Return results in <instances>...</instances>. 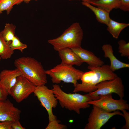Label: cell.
<instances>
[{"label":"cell","instance_id":"cell-1","mask_svg":"<svg viewBox=\"0 0 129 129\" xmlns=\"http://www.w3.org/2000/svg\"><path fill=\"white\" fill-rule=\"evenodd\" d=\"M87 68L90 70L84 72L80 79L81 83H77L74 87V92H92L97 89L96 86L98 83L113 79L118 76L107 64L100 66L89 65Z\"/></svg>","mask_w":129,"mask_h":129},{"label":"cell","instance_id":"cell-2","mask_svg":"<svg viewBox=\"0 0 129 129\" xmlns=\"http://www.w3.org/2000/svg\"><path fill=\"white\" fill-rule=\"evenodd\" d=\"M52 89L55 96L59 101L60 106L69 110L75 111L78 114L80 110L89 108L90 105L87 102L99 99L100 96L90 95L88 94L82 95L78 93H67L64 91L59 85L55 84L53 85Z\"/></svg>","mask_w":129,"mask_h":129},{"label":"cell","instance_id":"cell-3","mask_svg":"<svg viewBox=\"0 0 129 129\" xmlns=\"http://www.w3.org/2000/svg\"><path fill=\"white\" fill-rule=\"evenodd\" d=\"M14 64L21 72L22 75L36 86L47 83L45 70L41 63L30 57H22L16 59Z\"/></svg>","mask_w":129,"mask_h":129},{"label":"cell","instance_id":"cell-4","mask_svg":"<svg viewBox=\"0 0 129 129\" xmlns=\"http://www.w3.org/2000/svg\"><path fill=\"white\" fill-rule=\"evenodd\" d=\"M83 32L79 23H73L59 37L50 39L48 42L57 51L65 48L70 49L81 47Z\"/></svg>","mask_w":129,"mask_h":129},{"label":"cell","instance_id":"cell-5","mask_svg":"<svg viewBox=\"0 0 129 129\" xmlns=\"http://www.w3.org/2000/svg\"><path fill=\"white\" fill-rule=\"evenodd\" d=\"M45 72L51 77L54 83L57 84L63 81L72 83L74 87L84 72L76 69L73 66L61 63L50 70H45Z\"/></svg>","mask_w":129,"mask_h":129},{"label":"cell","instance_id":"cell-6","mask_svg":"<svg viewBox=\"0 0 129 129\" xmlns=\"http://www.w3.org/2000/svg\"><path fill=\"white\" fill-rule=\"evenodd\" d=\"M33 93L41 105L47 111L49 121L57 119L56 116L53 114L52 109L56 107L58 101L55 96L52 89H48L45 85L37 86Z\"/></svg>","mask_w":129,"mask_h":129},{"label":"cell","instance_id":"cell-7","mask_svg":"<svg viewBox=\"0 0 129 129\" xmlns=\"http://www.w3.org/2000/svg\"><path fill=\"white\" fill-rule=\"evenodd\" d=\"M93 106L85 129H100L113 116H122L123 113L119 110L108 112L95 105Z\"/></svg>","mask_w":129,"mask_h":129},{"label":"cell","instance_id":"cell-8","mask_svg":"<svg viewBox=\"0 0 129 129\" xmlns=\"http://www.w3.org/2000/svg\"><path fill=\"white\" fill-rule=\"evenodd\" d=\"M98 99L91 100L87 103L95 105L108 112L117 110L129 109V105L127 101L123 99L117 100L113 98L112 94L100 95Z\"/></svg>","mask_w":129,"mask_h":129},{"label":"cell","instance_id":"cell-9","mask_svg":"<svg viewBox=\"0 0 129 129\" xmlns=\"http://www.w3.org/2000/svg\"><path fill=\"white\" fill-rule=\"evenodd\" d=\"M97 89L89 93L91 96H97L114 93L120 98L124 96V87L121 78L118 76L113 79L102 81L96 86Z\"/></svg>","mask_w":129,"mask_h":129},{"label":"cell","instance_id":"cell-10","mask_svg":"<svg viewBox=\"0 0 129 129\" xmlns=\"http://www.w3.org/2000/svg\"><path fill=\"white\" fill-rule=\"evenodd\" d=\"M36 87L26 78L21 75L17 77L10 95L16 102L19 103L33 93Z\"/></svg>","mask_w":129,"mask_h":129},{"label":"cell","instance_id":"cell-11","mask_svg":"<svg viewBox=\"0 0 129 129\" xmlns=\"http://www.w3.org/2000/svg\"><path fill=\"white\" fill-rule=\"evenodd\" d=\"M21 113L9 99L0 100V121L19 120Z\"/></svg>","mask_w":129,"mask_h":129},{"label":"cell","instance_id":"cell-12","mask_svg":"<svg viewBox=\"0 0 129 129\" xmlns=\"http://www.w3.org/2000/svg\"><path fill=\"white\" fill-rule=\"evenodd\" d=\"M21 75V72L17 68L12 70L5 69L0 72V82L8 95H10L17 77Z\"/></svg>","mask_w":129,"mask_h":129},{"label":"cell","instance_id":"cell-13","mask_svg":"<svg viewBox=\"0 0 129 129\" xmlns=\"http://www.w3.org/2000/svg\"><path fill=\"white\" fill-rule=\"evenodd\" d=\"M71 49L83 62L86 63L89 66H100L104 64V62L92 52L81 47Z\"/></svg>","mask_w":129,"mask_h":129},{"label":"cell","instance_id":"cell-14","mask_svg":"<svg viewBox=\"0 0 129 129\" xmlns=\"http://www.w3.org/2000/svg\"><path fill=\"white\" fill-rule=\"evenodd\" d=\"M102 49L104 52V57L108 58L110 59V67L113 71L114 72L121 69L129 67V64L121 62L115 56L112 47L110 44H104L102 46Z\"/></svg>","mask_w":129,"mask_h":129},{"label":"cell","instance_id":"cell-15","mask_svg":"<svg viewBox=\"0 0 129 129\" xmlns=\"http://www.w3.org/2000/svg\"><path fill=\"white\" fill-rule=\"evenodd\" d=\"M62 61L61 63L71 66H80L83 62L72 50L65 48L58 51Z\"/></svg>","mask_w":129,"mask_h":129},{"label":"cell","instance_id":"cell-16","mask_svg":"<svg viewBox=\"0 0 129 129\" xmlns=\"http://www.w3.org/2000/svg\"><path fill=\"white\" fill-rule=\"evenodd\" d=\"M81 3L82 5L90 9L93 12L98 22L107 25L110 18L109 12L88 3L82 2Z\"/></svg>","mask_w":129,"mask_h":129},{"label":"cell","instance_id":"cell-17","mask_svg":"<svg viewBox=\"0 0 129 129\" xmlns=\"http://www.w3.org/2000/svg\"><path fill=\"white\" fill-rule=\"evenodd\" d=\"M129 25V23L118 22L110 18L107 29L113 38L117 39L122 31Z\"/></svg>","mask_w":129,"mask_h":129},{"label":"cell","instance_id":"cell-18","mask_svg":"<svg viewBox=\"0 0 129 129\" xmlns=\"http://www.w3.org/2000/svg\"><path fill=\"white\" fill-rule=\"evenodd\" d=\"M88 3L109 13L113 9L119 8V0H98Z\"/></svg>","mask_w":129,"mask_h":129},{"label":"cell","instance_id":"cell-19","mask_svg":"<svg viewBox=\"0 0 129 129\" xmlns=\"http://www.w3.org/2000/svg\"><path fill=\"white\" fill-rule=\"evenodd\" d=\"M16 26L11 23H7L4 29L0 32V34L5 40L9 44L15 36Z\"/></svg>","mask_w":129,"mask_h":129},{"label":"cell","instance_id":"cell-20","mask_svg":"<svg viewBox=\"0 0 129 129\" xmlns=\"http://www.w3.org/2000/svg\"><path fill=\"white\" fill-rule=\"evenodd\" d=\"M14 53V51L9 46V44L5 40L0 34V56L1 58H10Z\"/></svg>","mask_w":129,"mask_h":129},{"label":"cell","instance_id":"cell-21","mask_svg":"<svg viewBox=\"0 0 129 129\" xmlns=\"http://www.w3.org/2000/svg\"><path fill=\"white\" fill-rule=\"evenodd\" d=\"M23 1V0H0V14L6 11L7 14H9L14 5H18Z\"/></svg>","mask_w":129,"mask_h":129},{"label":"cell","instance_id":"cell-22","mask_svg":"<svg viewBox=\"0 0 129 129\" xmlns=\"http://www.w3.org/2000/svg\"><path fill=\"white\" fill-rule=\"evenodd\" d=\"M9 46L13 50H18L21 52L27 47V45L22 43L19 38L17 36H15L14 38L9 44Z\"/></svg>","mask_w":129,"mask_h":129},{"label":"cell","instance_id":"cell-23","mask_svg":"<svg viewBox=\"0 0 129 129\" xmlns=\"http://www.w3.org/2000/svg\"><path fill=\"white\" fill-rule=\"evenodd\" d=\"M118 52L122 57H129V43H127L123 39H121L118 42Z\"/></svg>","mask_w":129,"mask_h":129},{"label":"cell","instance_id":"cell-24","mask_svg":"<svg viewBox=\"0 0 129 129\" xmlns=\"http://www.w3.org/2000/svg\"><path fill=\"white\" fill-rule=\"evenodd\" d=\"M59 120L57 119L50 121L46 129H66V126L59 123Z\"/></svg>","mask_w":129,"mask_h":129},{"label":"cell","instance_id":"cell-25","mask_svg":"<svg viewBox=\"0 0 129 129\" xmlns=\"http://www.w3.org/2000/svg\"><path fill=\"white\" fill-rule=\"evenodd\" d=\"M119 8L125 11H129V0H119Z\"/></svg>","mask_w":129,"mask_h":129},{"label":"cell","instance_id":"cell-26","mask_svg":"<svg viewBox=\"0 0 129 129\" xmlns=\"http://www.w3.org/2000/svg\"><path fill=\"white\" fill-rule=\"evenodd\" d=\"M122 111L123 112L122 116L125 119L126 121L125 125L122 128V129H129V113L127 112L125 109L123 110Z\"/></svg>","mask_w":129,"mask_h":129},{"label":"cell","instance_id":"cell-27","mask_svg":"<svg viewBox=\"0 0 129 129\" xmlns=\"http://www.w3.org/2000/svg\"><path fill=\"white\" fill-rule=\"evenodd\" d=\"M8 95L0 82V100H5L7 99Z\"/></svg>","mask_w":129,"mask_h":129},{"label":"cell","instance_id":"cell-28","mask_svg":"<svg viewBox=\"0 0 129 129\" xmlns=\"http://www.w3.org/2000/svg\"><path fill=\"white\" fill-rule=\"evenodd\" d=\"M11 122L9 121H0V129H12Z\"/></svg>","mask_w":129,"mask_h":129},{"label":"cell","instance_id":"cell-29","mask_svg":"<svg viewBox=\"0 0 129 129\" xmlns=\"http://www.w3.org/2000/svg\"><path fill=\"white\" fill-rule=\"evenodd\" d=\"M12 129H25V128L21 125L19 120L12 122L11 124Z\"/></svg>","mask_w":129,"mask_h":129},{"label":"cell","instance_id":"cell-30","mask_svg":"<svg viewBox=\"0 0 129 129\" xmlns=\"http://www.w3.org/2000/svg\"><path fill=\"white\" fill-rule=\"evenodd\" d=\"M98 0H81L82 2L88 3L91 2L95 1Z\"/></svg>","mask_w":129,"mask_h":129},{"label":"cell","instance_id":"cell-31","mask_svg":"<svg viewBox=\"0 0 129 129\" xmlns=\"http://www.w3.org/2000/svg\"><path fill=\"white\" fill-rule=\"evenodd\" d=\"M32 0H23V1L25 2L26 3H28L30 1ZM36 1H37L38 0H34Z\"/></svg>","mask_w":129,"mask_h":129},{"label":"cell","instance_id":"cell-32","mask_svg":"<svg viewBox=\"0 0 129 129\" xmlns=\"http://www.w3.org/2000/svg\"><path fill=\"white\" fill-rule=\"evenodd\" d=\"M70 0V1H72V0Z\"/></svg>","mask_w":129,"mask_h":129},{"label":"cell","instance_id":"cell-33","mask_svg":"<svg viewBox=\"0 0 129 129\" xmlns=\"http://www.w3.org/2000/svg\"><path fill=\"white\" fill-rule=\"evenodd\" d=\"M1 59V57L0 56V60Z\"/></svg>","mask_w":129,"mask_h":129}]
</instances>
